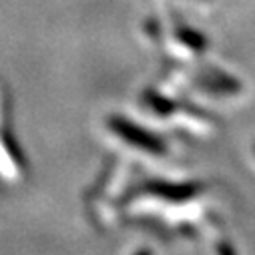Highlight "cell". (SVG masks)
Here are the masks:
<instances>
[{
	"label": "cell",
	"instance_id": "obj_1",
	"mask_svg": "<svg viewBox=\"0 0 255 255\" xmlns=\"http://www.w3.org/2000/svg\"><path fill=\"white\" fill-rule=\"evenodd\" d=\"M113 129H115L121 137L129 139V141H131V143H135V145H141V147H147V149H157V143H155L149 135L141 133V131L137 129V127L129 125L127 121H115V123H113Z\"/></svg>",
	"mask_w": 255,
	"mask_h": 255
}]
</instances>
